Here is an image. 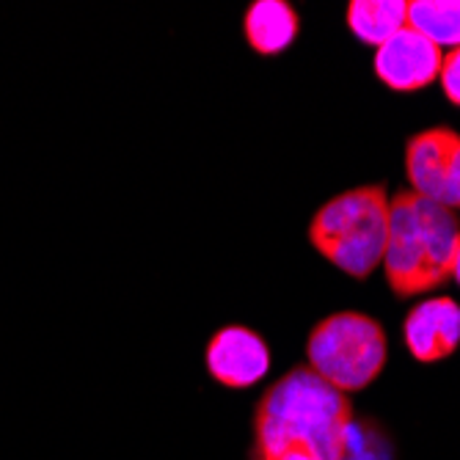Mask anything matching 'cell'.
I'll return each mask as SVG.
<instances>
[{"label": "cell", "mask_w": 460, "mask_h": 460, "mask_svg": "<svg viewBox=\"0 0 460 460\" xmlns=\"http://www.w3.org/2000/svg\"><path fill=\"white\" fill-rule=\"evenodd\" d=\"M306 358L309 369L333 389L361 392L386 364V333L361 312H337L312 328Z\"/></svg>", "instance_id": "4"}, {"label": "cell", "mask_w": 460, "mask_h": 460, "mask_svg": "<svg viewBox=\"0 0 460 460\" xmlns=\"http://www.w3.org/2000/svg\"><path fill=\"white\" fill-rule=\"evenodd\" d=\"M298 14L284 0H257L251 4L243 20V31L248 45L260 56L284 53L298 36Z\"/></svg>", "instance_id": "9"}, {"label": "cell", "mask_w": 460, "mask_h": 460, "mask_svg": "<svg viewBox=\"0 0 460 460\" xmlns=\"http://www.w3.org/2000/svg\"><path fill=\"white\" fill-rule=\"evenodd\" d=\"M402 333L405 348L416 361H444L460 345V306L447 296L416 304L405 317Z\"/></svg>", "instance_id": "8"}, {"label": "cell", "mask_w": 460, "mask_h": 460, "mask_svg": "<svg viewBox=\"0 0 460 460\" xmlns=\"http://www.w3.org/2000/svg\"><path fill=\"white\" fill-rule=\"evenodd\" d=\"M207 369L221 386L248 389L268 375L270 350L257 331L245 325H226L207 345Z\"/></svg>", "instance_id": "7"}, {"label": "cell", "mask_w": 460, "mask_h": 460, "mask_svg": "<svg viewBox=\"0 0 460 460\" xmlns=\"http://www.w3.org/2000/svg\"><path fill=\"white\" fill-rule=\"evenodd\" d=\"M408 28L436 48H460V0H413L408 4Z\"/></svg>", "instance_id": "11"}, {"label": "cell", "mask_w": 460, "mask_h": 460, "mask_svg": "<svg viewBox=\"0 0 460 460\" xmlns=\"http://www.w3.org/2000/svg\"><path fill=\"white\" fill-rule=\"evenodd\" d=\"M457 234L455 213L420 193L402 190L389 201L384 270L397 298L430 292L452 279Z\"/></svg>", "instance_id": "2"}, {"label": "cell", "mask_w": 460, "mask_h": 460, "mask_svg": "<svg viewBox=\"0 0 460 460\" xmlns=\"http://www.w3.org/2000/svg\"><path fill=\"white\" fill-rule=\"evenodd\" d=\"M441 61V48L405 25L378 48L372 66L392 92H420L438 77Z\"/></svg>", "instance_id": "6"}, {"label": "cell", "mask_w": 460, "mask_h": 460, "mask_svg": "<svg viewBox=\"0 0 460 460\" xmlns=\"http://www.w3.org/2000/svg\"><path fill=\"white\" fill-rule=\"evenodd\" d=\"M353 408L309 367L289 369L254 411L251 460H345Z\"/></svg>", "instance_id": "1"}, {"label": "cell", "mask_w": 460, "mask_h": 460, "mask_svg": "<svg viewBox=\"0 0 460 460\" xmlns=\"http://www.w3.org/2000/svg\"><path fill=\"white\" fill-rule=\"evenodd\" d=\"M452 279L460 284V234L455 240V257H452Z\"/></svg>", "instance_id": "13"}, {"label": "cell", "mask_w": 460, "mask_h": 460, "mask_svg": "<svg viewBox=\"0 0 460 460\" xmlns=\"http://www.w3.org/2000/svg\"><path fill=\"white\" fill-rule=\"evenodd\" d=\"M405 174L413 193L447 210L460 207V136L449 128L413 136L405 146Z\"/></svg>", "instance_id": "5"}, {"label": "cell", "mask_w": 460, "mask_h": 460, "mask_svg": "<svg viewBox=\"0 0 460 460\" xmlns=\"http://www.w3.org/2000/svg\"><path fill=\"white\" fill-rule=\"evenodd\" d=\"M438 77H441V89H444L447 100L460 108V48H455L444 56Z\"/></svg>", "instance_id": "12"}, {"label": "cell", "mask_w": 460, "mask_h": 460, "mask_svg": "<svg viewBox=\"0 0 460 460\" xmlns=\"http://www.w3.org/2000/svg\"><path fill=\"white\" fill-rule=\"evenodd\" d=\"M348 25L364 45L381 48L408 25L405 0H353L348 6Z\"/></svg>", "instance_id": "10"}, {"label": "cell", "mask_w": 460, "mask_h": 460, "mask_svg": "<svg viewBox=\"0 0 460 460\" xmlns=\"http://www.w3.org/2000/svg\"><path fill=\"white\" fill-rule=\"evenodd\" d=\"M320 254L353 279H367L384 262L389 240V196L384 185H361L323 204L309 224Z\"/></svg>", "instance_id": "3"}]
</instances>
